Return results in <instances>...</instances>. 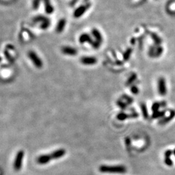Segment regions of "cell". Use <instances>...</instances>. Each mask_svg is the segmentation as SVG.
<instances>
[{
  "label": "cell",
  "mask_w": 175,
  "mask_h": 175,
  "mask_svg": "<svg viewBox=\"0 0 175 175\" xmlns=\"http://www.w3.org/2000/svg\"><path fill=\"white\" fill-rule=\"evenodd\" d=\"M99 171L103 173H125L127 168L123 165H103L100 166Z\"/></svg>",
  "instance_id": "cell-1"
},
{
  "label": "cell",
  "mask_w": 175,
  "mask_h": 175,
  "mask_svg": "<svg viewBox=\"0 0 175 175\" xmlns=\"http://www.w3.org/2000/svg\"><path fill=\"white\" fill-rule=\"evenodd\" d=\"M33 20L36 23H40V28L42 29H47L51 24V21L49 19L45 17L44 16H42V15H38V16L34 17Z\"/></svg>",
  "instance_id": "cell-2"
},
{
  "label": "cell",
  "mask_w": 175,
  "mask_h": 175,
  "mask_svg": "<svg viewBox=\"0 0 175 175\" xmlns=\"http://www.w3.org/2000/svg\"><path fill=\"white\" fill-rule=\"evenodd\" d=\"M24 158V151L22 150L19 151L16 154V156L15 157L14 162V169L15 171H19L22 169L23 163V160Z\"/></svg>",
  "instance_id": "cell-3"
},
{
  "label": "cell",
  "mask_w": 175,
  "mask_h": 175,
  "mask_svg": "<svg viewBox=\"0 0 175 175\" xmlns=\"http://www.w3.org/2000/svg\"><path fill=\"white\" fill-rule=\"evenodd\" d=\"M28 56L30 60H31L33 64H34L36 68H41L43 66V62L41 60V58L38 57V55H37L35 51H30L28 53Z\"/></svg>",
  "instance_id": "cell-4"
},
{
  "label": "cell",
  "mask_w": 175,
  "mask_h": 175,
  "mask_svg": "<svg viewBox=\"0 0 175 175\" xmlns=\"http://www.w3.org/2000/svg\"><path fill=\"white\" fill-rule=\"evenodd\" d=\"M90 6L91 3H90L89 2H88V3H86V4L82 5H81L80 7H79L75 11V12H74V17L76 18H80L81 16H82L90 9Z\"/></svg>",
  "instance_id": "cell-5"
},
{
  "label": "cell",
  "mask_w": 175,
  "mask_h": 175,
  "mask_svg": "<svg viewBox=\"0 0 175 175\" xmlns=\"http://www.w3.org/2000/svg\"><path fill=\"white\" fill-rule=\"evenodd\" d=\"M163 47L160 46H155L151 47L149 54L152 57H158L163 53Z\"/></svg>",
  "instance_id": "cell-6"
},
{
  "label": "cell",
  "mask_w": 175,
  "mask_h": 175,
  "mask_svg": "<svg viewBox=\"0 0 175 175\" xmlns=\"http://www.w3.org/2000/svg\"><path fill=\"white\" fill-rule=\"evenodd\" d=\"M81 62L83 64L91 66L95 64L97 62V59L94 57H83L81 58Z\"/></svg>",
  "instance_id": "cell-7"
},
{
  "label": "cell",
  "mask_w": 175,
  "mask_h": 175,
  "mask_svg": "<svg viewBox=\"0 0 175 175\" xmlns=\"http://www.w3.org/2000/svg\"><path fill=\"white\" fill-rule=\"evenodd\" d=\"M158 92L159 93L162 95H165L167 93L165 81L163 77L160 78L158 80Z\"/></svg>",
  "instance_id": "cell-8"
},
{
  "label": "cell",
  "mask_w": 175,
  "mask_h": 175,
  "mask_svg": "<svg viewBox=\"0 0 175 175\" xmlns=\"http://www.w3.org/2000/svg\"><path fill=\"white\" fill-rule=\"evenodd\" d=\"M61 51L64 55L69 56H75L78 53L77 50L75 48L70 46H64Z\"/></svg>",
  "instance_id": "cell-9"
},
{
  "label": "cell",
  "mask_w": 175,
  "mask_h": 175,
  "mask_svg": "<svg viewBox=\"0 0 175 175\" xmlns=\"http://www.w3.org/2000/svg\"><path fill=\"white\" fill-rule=\"evenodd\" d=\"M52 160L50 154H42L37 158V162L40 165H45L49 162Z\"/></svg>",
  "instance_id": "cell-10"
},
{
  "label": "cell",
  "mask_w": 175,
  "mask_h": 175,
  "mask_svg": "<svg viewBox=\"0 0 175 175\" xmlns=\"http://www.w3.org/2000/svg\"><path fill=\"white\" fill-rule=\"evenodd\" d=\"M66 150L64 149H60L56 150L51 154V156L52 158V160H57V159H59L63 157L66 154Z\"/></svg>",
  "instance_id": "cell-11"
},
{
  "label": "cell",
  "mask_w": 175,
  "mask_h": 175,
  "mask_svg": "<svg viewBox=\"0 0 175 175\" xmlns=\"http://www.w3.org/2000/svg\"><path fill=\"white\" fill-rule=\"evenodd\" d=\"M79 42L81 43V44L90 43V44H91V45H92V44L93 42V41L92 40V37L90 36V35L87 33L82 34L79 36Z\"/></svg>",
  "instance_id": "cell-12"
},
{
  "label": "cell",
  "mask_w": 175,
  "mask_h": 175,
  "mask_svg": "<svg viewBox=\"0 0 175 175\" xmlns=\"http://www.w3.org/2000/svg\"><path fill=\"white\" fill-rule=\"evenodd\" d=\"M45 11L48 14H51L54 12V7L50 0H44Z\"/></svg>",
  "instance_id": "cell-13"
},
{
  "label": "cell",
  "mask_w": 175,
  "mask_h": 175,
  "mask_svg": "<svg viewBox=\"0 0 175 175\" xmlns=\"http://www.w3.org/2000/svg\"><path fill=\"white\" fill-rule=\"evenodd\" d=\"M66 25V20L64 18L60 19L58 21V22L57 25V27H56V31L58 33H62L64 30Z\"/></svg>",
  "instance_id": "cell-14"
},
{
  "label": "cell",
  "mask_w": 175,
  "mask_h": 175,
  "mask_svg": "<svg viewBox=\"0 0 175 175\" xmlns=\"http://www.w3.org/2000/svg\"><path fill=\"white\" fill-rule=\"evenodd\" d=\"M92 34L93 36L95 38L96 41H97L99 43L101 44L103 42V36H102L101 32L98 29H97L96 28H93L92 31Z\"/></svg>",
  "instance_id": "cell-15"
},
{
  "label": "cell",
  "mask_w": 175,
  "mask_h": 175,
  "mask_svg": "<svg viewBox=\"0 0 175 175\" xmlns=\"http://www.w3.org/2000/svg\"><path fill=\"white\" fill-rule=\"evenodd\" d=\"M175 116V110H171L170 112V115L167 117H164L163 119H162L160 121L159 123L161 125H165V124L167 123L170 121H171Z\"/></svg>",
  "instance_id": "cell-16"
},
{
  "label": "cell",
  "mask_w": 175,
  "mask_h": 175,
  "mask_svg": "<svg viewBox=\"0 0 175 175\" xmlns=\"http://www.w3.org/2000/svg\"><path fill=\"white\" fill-rule=\"evenodd\" d=\"M150 35H151V36L153 41L154 42L155 45H156V46H160V45L162 44V39H161L160 38V37H159L158 36L156 35V34L151 33H150Z\"/></svg>",
  "instance_id": "cell-17"
},
{
  "label": "cell",
  "mask_w": 175,
  "mask_h": 175,
  "mask_svg": "<svg viewBox=\"0 0 175 175\" xmlns=\"http://www.w3.org/2000/svg\"><path fill=\"white\" fill-rule=\"evenodd\" d=\"M141 108L142 113L143 115V117L145 119H147L149 117V114H148L147 108L146 106V105L145 103L141 104Z\"/></svg>",
  "instance_id": "cell-18"
},
{
  "label": "cell",
  "mask_w": 175,
  "mask_h": 175,
  "mask_svg": "<svg viewBox=\"0 0 175 175\" xmlns=\"http://www.w3.org/2000/svg\"><path fill=\"white\" fill-rule=\"evenodd\" d=\"M165 115V112L164 111H162V112H154L152 114V118L155 119V118H159V117H162L164 116Z\"/></svg>",
  "instance_id": "cell-19"
},
{
  "label": "cell",
  "mask_w": 175,
  "mask_h": 175,
  "mask_svg": "<svg viewBox=\"0 0 175 175\" xmlns=\"http://www.w3.org/2000/svg\"><path fill=\"white\" fill-rule=\"evenodd\" d=\"M132 52V48H128V49L125 52V53H124L123 55V57L125 60H127L128 59L130 58Z\"/></svg>",
  "instance_id": "cell-20"
},
{
  "label": "cell",
  "mask_w": 175,
  "mask_h": 175,
  "mask_svg": "<svg viewBox=\"0 0 175 175\" xmlns=\"http://www.w3.org/2000/svg\"><path fill=\"white\" fill-rule=\"evenodd\" d=\"M160 106H162L161 103H154L153 104L152 106V110L153 111V113L158 112Z\"/></svg>",
  "instance_id": "cell-21"
},
{
  "label": "cell",
  "mask_w": 175,
  "mask_h": 175,
  "mask_svg": "<svg viewBox=\"0 0 175 175\" xmlns=\"http://www.w3.org/2000/svg\"><path fill=\"white\" fill-rule=\"evenodd\" d=\"M127 117H129V116L125 114V113H120L117 116V118L118 119L121 120V121H123V120L126 119Z\"/></svg>",
  "instance_id": "cell-22"
},
{
  "label": "cell",
  "mask_w": 175,
  "mask_h": 175,
  "mask_svg": "<svg viewBox=\"0 0 175 175\" xmlns=\"http://www.w3.org/2000/svg\"><path fill=\"white\" fill-rule=\"evenodd\" d=\"M137 78V75L136 73H134L132 74V75L130 77V78H129L128 79V81H127V84L128 85V84H132V83Z\"/></svg>",
  "instance_id": "cell-23"
},
{
  "label": "cell",
  "mask_w": 175,
  "mask_h": 175,
  "mask_svg": "<svg viewBox=\"0 0 175 175\" xmlns=\"http://www.w3.org/2000/svg\"><path fill=\"white\" fill-rule=\"evenodd\" d=\"M41 0H33V8L35 10H37L38 9Z\"/></svg>",
  "instance_id": "cell-24"
},
{
  "label": "cell",
  "mask_w": 175,
  "mask_h": 175,
  "mask_svg": "<svg viewBox=\"0 0 175 175\" xmlns=\"http://www.w3.org/2000/svg\"><path fill=\"white\" fill-rule=\"evenodd\" d=\"M165 163L167 166H172L173 165V161L170 158H165V160H164Z\"/></svg>",
  "instance_id": "cell-25"
},
{
  "label": "cell",
  "mask_w": 175,
  "mask_h": 175,
  "mask_svg": "<svg viewBox=\"0 0 175 175\" xmlns=\"http://www.w3.org/2000/svg\"><path fill=\"white\" fill-rule=\"evenodd\" d=\"M131 92L133 93L134 94H138L139 92V89L136 86H134L131 88Z\"/></svg>",
  "instance_id": "cell-26"
},
{
  "label": "cell",
  "mask_w": 175,
  "mask_h": 175,
  "mask_svg": "<svg viewBox=\"0 0 175 175\" xmlns=\"http://www.w3.org/2000/svg\"><path fill=\"white\" fill-rule=\"evenodd\" d=\"M173 154V152L171 151V150H167V151L165 152V158H170L171 156V155Z\"/></svg>",
  "instance_id": "cell-27"
},
{
  "label": "cell",
  "mask_w": 175,
  "mask_h": 175,
  "mask_svg": "<svg viewBox=\"0 0 175 175\" xmlns=\"http://www.w3.org/2000/svg\"><path fill=\"white\" fill-rule=\"evenodd\" d=\"M78 1H79V0H71V1H70V5L71 6L75 5L77 3V2Z\"/></svg>",
  "instance_id": "cell-28"
},
{
  "label": "cell",
  "mask_w": 175,
  "mask_h": 175,
  "mask_svg": "<svg viewBox=\"0 0 175 175\" xmlns=\"http://www.w3.org/2000/svg\"><path fill=\"white\" fill-rule=\"evenodd\" d=\"M173 154L175 155V149L173 151Z\"/></svg>",
  "instance_id": "cell-29"
}]
</instances>
